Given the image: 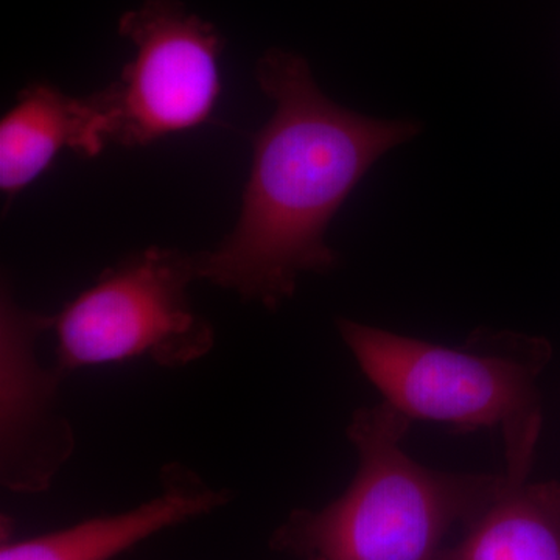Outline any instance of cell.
<instances>
[{"label":"cell","mask_w":560,"mask_h":560,"mask_svg":"<svg viewBox=\"0 0 560 560\" xmlns=\"http://www.w3.org/2000/svg\"><path fill=\"white\" fill-rule=\"evenodd\" d=\"M256 80L275 113L254 136L241 217L215 249L195 254V265L198 279L278 311L302 275L338 267L326 242L331 220L375 162L418 138L422 124L342 108L291 51L268 50Z\"/></svg>","instance_id":"obj_1"},{"label":"cell","mask_w":560,"mask_h":560,"mask_svg":"<svg viewBox=\"0 0 560 560\" xmlns=\"http://www.w3.org/2000/svg\"><path fill=\"white\" fill-rule=\"evenodd\" d=\"M412 420L388 401L353 412L346 436L355 477L320 510H294L272 551L298 560H434L456 525H469L506 489L504 474H448L404 451Z\"/></svg>","instance_id":"obj_2"},{"label":"cell","mask_w":560,"mask_h":560,"mask_svg":"<svg viewBox=\"0 0 560 560\" xmlns=\"http://www.w3.org/2000/svg\"><path fill=\"white\" fill-rule=\"evenodd\" d=\"M337 329L383 400L453 434L501 430L504 477L529 480L544 425L539 378L552 359L547 338L478 329L448 348L348 318Z\"/></svg>","instance_id":"obj_3"},{"label":"cell","mask_w":560,"mask_h":560,"mask_svg":"<svg viewBox=\"0 0 560 560\" xmlns=\"http://www.w3.org/2000/svg\"><path fill=\"white\" fill-rule=\"evenodd\" d=\"M194 280L195 254L160 246L108 268L51 316L55 370L66 377L136 360L179 370L205 359L215 331L191 307L187 290Z\"/></svg>","instance_id":"obj_4"},{"label":"cell","mask_w":560,"mask_h":560,"mask_svg":"<svg viewBox=\"0 0 560 560\" xmlns=\"http://www.w3.org/2000/svg\"><path fill=\"white\" fill-rule=\"evenodd\" d=\"M119 33L136 55L108 86L113 142L145 147L208 119L220 95L223 49L212 24L187 13L180 0H143L120 18Z\"/></svg>","instance_id":"obj_5"},{"label":"cell","mask_w":560,"mask_h":560,"mask_svg":"<svg viewBox=\"0 0 560 560\" xmlns=\"http://www.w3.org/2000/svg\"><path fill=\"white\" fill-rule=\"evenodd\" d=\"M51 316L28 311L9 287L0 298V480L16 493L50 488L75 451V434L60 408L62 375L44 368L36 345Z\"/></svg>","instance_id":"obj_6"},{"label":"cell","mask_w":560,"mask_h":560,"mask_svg":"<svg viewBox=\"0 0 560 560\" xmlns=\"http://www.w3.org/2000/svg\"><path fill=\"white\" fill-rule=\"evenodd\" d=\"M160 493L132 510L101 515L40 534L11 540L3 534L0 560H114L162 530L197 521L230 503L231 492L206 482L179 463L164 466Z\"/></svg>","instance_id":"obj_7"},{"label":"cell","mask_w":560,"mask_h":560,"mask_svg":"<svg viewBox=\"0 0 560 560\" xmlns=\"http://www.w3.org/2000/svg\"><path fill=\"white\" fill-rule=\"evenodd\" d=\"M108 88L69 97L50 84H32L0 121V189L14 197L49 167L61 149L97 156L113 142Z\"/></svg>","instance_id":"obj_8"},{"label":"cell","mask_w":560,"mask_h":560,"mask_svg":"<svg viewBox=\"0 0 560 560\" xmlns=\"http://www.w3.org/2000/svg\"><path fill=\"white\" fill-rule=\"evenodd\" d=\"M434 560H560V482L508 481Z\"/></svg>","instance_id":"obj_9"}]
</instances>
